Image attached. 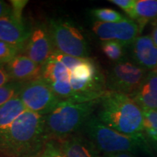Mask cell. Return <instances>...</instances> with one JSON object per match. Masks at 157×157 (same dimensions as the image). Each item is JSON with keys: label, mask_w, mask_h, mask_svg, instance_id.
Listing matches in <instances>:
<instances>
[{"label": "cell", "mask_w": 157, "mask_h": 157, "mask_svg": "<svg viewBox=\"0 0 157 157\" xmlns=\"http://www.w3.org/2000/svg\"><path fill=\"white\" fill-rule=\"evenodd\" d=\"M101 157H137L132 153L129 152H119L113 153V154H104Z\"/></svg>", "instance_id": "83f0119b"}, {"label": "cell", "mask_w": 157, "mask_h": 157, "mask_svg": "<svg viewBox=\"0 0 157 157\" xmlns=\"http://www.w3.org/2000/svg\"><path fill=\"white\" fill-rule=\"evenodd\" d=\"M21 52V55L42 66L55 52L48 25L39 24L31 29L30 36Z\"/></svg>", "instance_id": "30bf717a"}, {"label": "cell", "mask_w": 157, "mask_h": 157, "mask_svg": "<svg viewBox=\"0 0 157 157\" xmlns=\"http://www.w3.org/2000/svg\"><path fill=\"white\" fill-rule=\"evenodd\" d=\"M91 15L97 21L103 23H116L124 21L127 17L119 12L109 8H95L91 10Z\"/></svg>", "instance_id": "ffe728a7"}, {"label": "cell", "mask_w": 157, "mask_h": 157, "mask_svg": "<svg viewBox=\"0 0 157 157\" xmlns=\"http://www.w3.org/2000/svg\"><path fill=\"white\" fill-rule=\"evenodd\" d=\"M82 130L98 151L104 154L119 152L132 154L139 150L149 154L151 148L144 134H123L104 124L97 116L94 114L87 119Z\"/></svg>", "instance_id": "277c9868"}, {"label": "cell", "mask_w": 157, "mask_h": 157, "mask_svg": "<svg viewBox=\"0 0 157 157\" xmlns=\"http://www.w3.org/2000/svg\"><path fill=\"white\" fill-rule=\"evenodd\" d=\"M129 96L142 110H157V72L148 71L139 87Z\"/></svg>", "instance_id": "5bb4252c"}, {"label": "cell", "mask_w": 157, "mask_h": 157, "mask_svg": "<svg viewBox=\"0 0 157 157\" xmlns=\"http://www.w3.org/2000/svg\"><path fill=\"white\" fill-rule=\"evenodd\" d=\"M12 14V7L10 4L0 0V18Z\"/></svg>", "instance_id": "4316f807"}, {"label": "cell", "mask_w": 157, "mask_h": 157, "mask_svg": "<svg viewBox=\"0 0 157 157\" xmlns=\"http://www.w3.org/2000/svg\"><path fill=\"white\" fill-rule=\"evenodd\" d=\"M38 157H67L54 141L48 140Z\"/></svg>", "instance_id": "603a6c76"}, {"label": "cell", "mask_w": 157, "mask_h": 157, "mask_svg": "<svg viewBox=\"0 0 157 157\" xmlns=\"http://www.w3.org/2000/svg\"><path fill=\"white\" fill-rule=\"evenodd\" d=\"M133 62L143 69L151 71L157 66V47L149 35L139 36L131 45Z\"/></svg>", "instance_id": "4fadbf2b"}, {"label": "cell", "mask_w": 157, "mask_h": 157, "mask_svg": "<svg viewBox=\"0 0 157 157\" xmlns=\"http://www.w3.org/2000/svg\"><path fill=\"white\" fill-rule=\"evenodd\" d=\"M28 1H23V0H14L10 1V5L12 7V14L18 20L23 21L22 12L25 6L27 5Z\"/></svg>", "instance_id": "d4e9b609"}, {"label": "cell", "mask_w": 157, "mask_h": 157, "mask_svg": "<svg viewBox=\"0 0 157 157\" xmlns=\"http://www.w3.org/2000/svg\"><path fill=\"white\" fill-rule=\"evenodd\" d=\"M42 66L19 54L5 66L11 81L25 83L42 78Z\"/></svg>", "instance_id": "7c38bea8"}, {"label": "cell", "mask_w": 157, "mask_h": 157, "mask_svg": "<svg viewBox=\"0 0 157 157\" xmlns=\"http://www.w3.org/2000/svg\"><path fill=\"white\" fill-rule=\"evenodd\" d=\"M98 105L97 117L106 126L125 135L144 134L143 111L130 96L106 90Z\"/></svg>", "instance_id": "3957f363"}, {"label": "cell", "mask_w": 157, "mask_h": 157, "mask_svg": "<svg viewBox=\"0 0 157 157\" xmlns=\"http://www.w3.org/2000/svg\"><path fill=\"white\" fill-rule=\"evenodd\" d=\"M109 2L122 9L131 19H134L136 0H110Z\"/></svg>", "instance_id": "cb8c5ba5"}, {"label": "cell", "mask_w": 157, "mask_h": 157, "mask_svg": "<svg viewBox=\"0 0 157 157\" xmlns=\"http://www.w3.org/2000/svg\"><path fill=\"white\" fill-rule=\"evenodd\" d=\"M133 20L142 29L150 21H157V0H136Z\"/></svg>", "instance_id": "e0dca14e"}, {"label": "cell", "mask_w": 157, "mask_h": 157, "mask_svg": "<svg viewBox=\"0 0 157 157\" xmlns=\"http://www.w3.org/2000/svg\"><path fill=\"white\" fill-rule=\"evenodd\" d=\"M20 50L16 47L0 41V65H7L13 60L17 55Z\"/></svg>", "instance_id": "7402d4cb"}, {"label": "cell", "mask_w": 157, "mask_h": 157, "mask_svg": "<svg viewBox=\"0 0 157 157\" xmlns=\"http://www.w3.org/2000/svg\"><path fill=\"white\" fill-rule=\"evenodd\" d=\"M31 34V29L25 26L23 21L13 14L0 18V41L16 48L21 52Z\"/></svg>", "instance_id": "8fae6325"}, {"label": "cell", "mask_w": 157, "mask_h": 157, "mask_svg": "<svg viewBox=\"0 0 157 157\" xmlns=\"http://www.w3.org/2000/svg\"><path fill=\"white\" fill-rule=\"evenodd\" d=\"M10 82H11V78L5 66L0 65V87Z\"/></svg>", "instance_id": "484cf974"}, {"label": "cell", "mask_w": 157, "mask_h": 157, "mask_svg": "<svg viewBox=\"0 0 157 157\" xmlns=\"http://www.w3.org/2000/svg\"><path fill=\"white\" fill-rule=\"evenodd\" d=\"M48 140L45 116L25 110L0 132V151L9 157H38Z\"/></svg>", "instance_id": "7a4b0ae2"}, {"label": "cell", "mask_w": 157, "mask_h": 157, "mask_svg": "<svg viewBox=\"0 0 157 157\" xmlns=\"http://www.w3.org/2000/svg\"><path fill=\"white\" fill-rule=\"evenodd\" d=\"M143 128L147 140L152 146H157V110H142Z\"/></svg>", "instance_id": "ac0fdd59"}, {"label": "cell", "mask_w": 157, "mask_h": 157, "mask_svg": "<svg viewBox=\"0 0 157 157\" xmlns=\"http://www.w3.org/2000/svg\"><path fill=\"white\" fill-rule=\"evenodd\" d=\"M154 71H156V72H157V66H156V68H155V70H154Z\"/></svg>", "instance_id": "4dcf8cb0"}, {"label": "cell", "mask_w": 157, "mask_h": 157, "mask_svg": "<svg viewBox=\"0 0 157 157\" xmlns=\"http://www.w3.org/2000/svg\"><path fill=\"white\" fill-rule=\"evenodd\" d=\"M125 47L117 41H104L101 42L103 53L111 61L117 63L125 59Z\"/></svg>", "instance_id": "d6986e66"}, {"label": "cell", "mask_w": 157, "mask_h": 157, "mask_svg": "<svg viewBox=\"0 0 157 157\" xmlns=\"http://www.w3.org/2000/svg\"><path fill=\"white\" fill-rule=\"evenodd\" d=\"M18 97L26 110L47 116L60 103L50 85L42 78L23 83Z\"/></svg>", "instance_id": "ba28073f"}, {"label": "cell", "mask_w": 157, "mask_h": 157, "mask_svg": "<svg viewBox=\"0 0 157 157\" xmlns=\"http://www.w3.org/2000/svg\"><path fill=\"white\" fill-rule=\"evenodd\" d=\"M148 71L127 58L115 63L105 76L108 91L130 95L142 83Z\"/></svg>", "instance_id": "52a82bcc"}, {"label": "cell", "mask_w": 157, "mask_h": 157, "mask_svg": "<svg viewBox=\"0 0 157 157\" xmlns=\"http://www.w3.org/2000/svg\"><path fill=\"white\" fill-rule=\"evenodd\" d=\"M142 30L135 21L127 18L116 23L96 21L93 25V31L102 42L117 41L125 48L132 45Z\"/></svg>", "instance_id": "9c48e42d"}, {"label": "cell", "mask_w": 157, "mask_h": 157, "mask_svg": "<svg viewBox=\"0 0 157 157\" xmlns=\"http://www.w3.org/2000/svg\"><path fill=\"white\" fill-rule=\"evenodd\" d=\"M151 148L153 149V150L155 151V152H156V156H157V146H152Z\"/></svg>", "instance_id": "f546056e"}, {"label": "cell", "mask_w": 157, "mask_h": 157, "mask_svg": "<svg viewBox=\"0 0 157 157\" xmlns=\"http://www.w3.org/2000/svg\"><path fill=\"white\" fill-rule=\"evenodd\" d=\"M99 99L83 103H59L52 112L45 116L48 138L52 136L61 140L82 129L87 119L93 114L99 104Z\"/></svg>", "instance_id": "5b68a950"}, {"label": "cell", "mask_w": 157, "mask_h": 157, "mask_svg": "<svg viewBox=\"0 0 157 157\" xmlns=\"http://www.w3.org/2000/svg\"><path fill=\"white\" fill-rule=\"evenodd\" d=\"M151 37L152 40L154 41V44H156V46L157 47V21H156V23H155L154 28H153L152 32H151Z\"/></svg>", "instance_id": "f1b7e54d"}, {"label": "cell", "mask_w": 157, "mask_h": 157, "mask_svg": "<svg viewBox=\"0 0 157 157\" xmlns=\"http://www.w3.org/2000/svg\"><path fill=\"white\" fill-rule=\"evenodd\" d=\"M26 110L18 96L0 106V132L10 126Z\"/></svg>", "instance_id": "2e32d148"}, {"label": "cell", "mask_w": 157, "mask_h": 157, "mask_svg": "<svg viewBox=\"0 0 157 157\" xmlns=\"http://www.w3.org/2000/svg\"><path fill=\"white\" fill-rule=\"evenodd\" d=\"M42 78L60 103L95 101L106 92L105 76L90 58H76L55 51L42 65Z\"/></svg>", "instance_id": "6da1fadb"}, {"label": "cell", "mask_w": 157, "mask_h": 157, "mask_svg": "<svg viewBox=\"0 0 157 157\" xmlns=\"http://www.w3.org/2000/svg\"><path fill=\"white\" fill-rule=\"evenodd\" d=\"M48 29L55 51L76 58H89L87 39L74 23L62 18L52 19Z\"/></svg>", "instance_id": "8992f818"}, {"label": "cell", "mask_w": 157, "mask_h": 157, "mask_svg": "<svg viewBox=\"0 0 157 157\" xmlns=\"http://www.w3.org/2000/svg\"><path fill=\"white\" fill-rule=\"evenodd\" d=\"M23 83L11 81L0 87V106L17 97Z\"/></svg>", "instance_id": "44dd1931"}, {"label": "cell", "mask_w": 157, "mask_h": 157, "mask_svg": "<svg viewBox=\"0 0 157 157\" xmlns=\"http://www.w3.org/2000/svg\"><path fill=\"white\" fill-rule=\"evenodd\" d=\"M59 146L67 157H101L98 149L86 136L70 135L60 140Z\"/></svg>", "instance_id": "9a60e30c"}]
</instances>
